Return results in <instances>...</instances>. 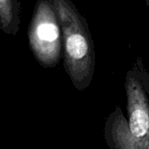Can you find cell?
Here are the masks:
<instances>
[{
    "mask_svg": "<svg viewBox=\"0 0 149 149\" xmlns=\"http://www.w3.org/2000/svg\"><path fill=\"white\" fill-rule=\"evenodd\" d=\"M31 40L37 53L43 58H53L60 44V31L52 10L44 3L33 19Z\"/></svg>",
    "mask_w": 149,
    "mask_h": 149,
    "instance_id": "cell-1",
    "label": "cell"
},
{
    "mask_svg": "<svg viewBox=\"0 0 149 149\" xmlns=\"http://www.w3.org/2000/svg\"><path fill=\"white\" fill-rule=\"evenodd\" d=\"M65 50L72 61H81L89 53V43L83 31L79 28L65 29Z\"/></svg>",
    "mask_w": 149,
    "mask_h": 149,
    "instance_id": "cell-2",
    "label": "cell"
},
{
    "mask_svg": "<svg viewBox=\"0 0 149 149\" xmlns=\"http://www.w3.org/2000/svg\"><path fill=\"white\" fill-rule=\"evenodd\" d=\"M129 128L132 135L135 138H141L148 134L149 115L145 107L138 106L134 108L130 116Z\"/></svg>",
    "mask_w": 149,
    "mask_h": 149,
    "instance_id": "cell-3",
    "label": "cell"
}]
</instances>
